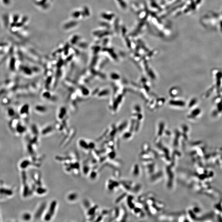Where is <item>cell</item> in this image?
I'll return each mask as SVG.
<instances>
[{
  "label": "cell",
  "instance_id": "obj_1",
  "mask_svg": "<svg viewBox=\"0 0 222 222\" xmlns=\"http://www.w3.org/2000/svg\"><path fill=\"white\" fill-rule=\"evenodd\" d=\"M3 1L5 4H9L10 3V0H3Z\"/></svg>",
  "mask_w": 222,
  "mask_h": 222
}]
</instances>
